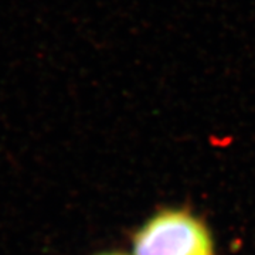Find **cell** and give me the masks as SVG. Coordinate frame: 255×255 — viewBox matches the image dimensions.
Masks as SVG:
<instances>
[{
  "label": "cell",
  "mask_w": 255,
  "mask_h": 255,
  "mask_svg": "<svg viewBox=\"0 0 255 255\" xmlns=\"http://www.w3.org/2000/svg\"><path fill=\"white\" fill-rule=\"evenodd\" d=\"M111 255H119V254H111Z\"/></svg>",
  "instance_id": "cell-2"
},
{
  "label": "cell",
  "mask_w": 255,
  "mask_h": 255,
  "mask_svg": "<svg viewBox=\"0 0 255 255\" xmlns=\"http://www.w3.org/2000/svg\"><path fill=\"white\" fill-rule=\"evenodd\" d=\"M135 255H213L207 228L184 211H163L135 237Z\"/></svg>",
  "instance_id": "cell-1"
}]
</instances>
